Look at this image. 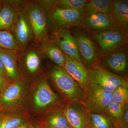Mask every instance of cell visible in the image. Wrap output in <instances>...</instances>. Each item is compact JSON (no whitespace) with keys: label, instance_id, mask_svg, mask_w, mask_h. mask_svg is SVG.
<instances>
[{"label":"cell","instance_id":"1","mask_svg":"<svg viewBox=\"0 0 128 128\" xmlns=\"http://www.w3.org/2000/svg\"><path fill=\"white\" fill-rule=\"evenodd\" d=\"M77 42L81 62L86 68L99 64L102 54L94 34L79 26L70 29Z\"/></svg>","mask_w":128,"mask_h":128},{"label":"cell","instance_id":"2","mask_svg":"<svg viewBox=\"0 0 128 128\" xmlns=\"http://www.w3.org/2000/svg\"><path fill=\"white\" fill-rule=\"evenodd\" d=\"M86 15L84 10L57 8L46 13L49 33L62 29L80 26Z\"/></svg>","mask_w":128,"mask_h":128},{"label":"cell","instance_id":"3","mask_svg":"<svg viewBox=\"0 0 128 128\" xmlns=\"http://www.w3.org/2000/svg\"><path fill=\"white\" fill-rule=\"evenodd\" d=\"M53 83L67 98L71 101L80 102L85 91L67 73L63 67L53 64L48 71Z\"/></svg>","mask_w":128,"mask_h":128},{"label":"cell","instance_id":"4","mask_svg":"<svg viewBox=\"0 0 128 128\" xmlns=\"http://www.w3.org/2000/svg\"><path fill=\"white\" fill-rule=\"evenodd\" d=\"M88 69L90 86H96L107 91L112 92L119 86H128V76L114 74L100 64L94 65Z\"/></svg>","mask_w":128,"mask_h":128},{"label":"cell","instance_id":"5","mask_svg":"<svg viewBox=\"0 0 128 128\" xmlns=\"http://www.w3.org/2000/svg\"><path fill=\"white\" fill-rule=\"evenodd\" d=\"M24 10L32 28L34 43L38 44L43 39L49 38L46 13L36 1H27Z\"/></svg>","mask_w":128,"mask_h":128},{"label":"cell","instance_id":"6","mask_svg":"<svg viewBox=\"0 0 128 128\" xmlns=\"http://www.w3.org/2000/svg\"><path fill=\"white\" fill-rule=\"evenodd\" d=\"M112 100V92L92 86L85 91L80 102L89 112L104 114L108 105Z\"/></svg>","mask_w":128,"mask_h":128},{"label":"cell","instance_id":"7","mask_svg":"<svg viewBox=\"0 0 128 128\" xmlns=\"http://www.w3.org/2000/svg\"><path fill=\"white\" fill-rule=\"evenodd\" d=\"M99 64L114 74L128 76V44L102 54Z\"/></svg>","mask_w":128,"mask_h":128},{"label":"cell","instance_id":"8","mask_svg":"<svg viewBox=\"0 0 128 128\" xmlns=\"http://www.w3.org/2000/svg\"><path fill=\"white\" fill-rule=\"evenodd\" d=\"M25 6L17 10L16 20L10 30L16 41L19 53L24 51L30 42L34 41L32 28L24 10Z\"/></svg>","mask_w":128,"mask_h":128},{"label":"cell","instance_id":"9","mask_svg":"<svg viewBox=\"0 0 128 128\" xmlns=\"http://www.w3.org/2000/svg\"><path fill=\"white\" fill-rule=\"evenodd\" d=\"M79 27L93 33L109 30H124L115 22L112 15L104 13L86 14Z\"/></svg>","mask_w":128,"mask_h":128},{"label":"cell","instance_id":"10","mask_svg":"<svg viewBox=\"0 0 128 128\" xmlns=\"http://www.w3.org/2000/svg\"><path fill=\"white\" fill-rule=\"evenodd\" d=\"M93 34L102 54L128 44V32L124 30H109Z\"/></svg>","mask_w":128,"mask_h":128},{"label":"cell","instance_id":"11","mask_svg":"<svg viewBox=\"0 0 128 128\" xmlns=\"http://www.w3.org/2000/svg\"><path fill=\"white\" fill-rule=\"evenodd\" d=\"M49 38L64 54L82 62L77 42L70 29H62L50 32L49 33Z\"/></svg>","mask_w":128,"mask_h":128},{"label":"cell","instance_id":"12","mask_svg":"<svg viewBox=\"0 0 128 128\" xmlns=\"http://www.w3.org/2000/svg\"><path fill=\"white\" fill-rule=\"evenodd\" d=\"M64 115L73 128H90L89 112L80 102L71 101L64 110Z\"/></svg>","mask_w":128,"mask_h":128},{"label":"cell","instance_id":"13","mask_svg":"<svg viewBox=\"0 0 128 128\" xmlns=\"http://www.w3.org/2000/svg\"><path fill=\"white\" fill-rule=\"evenodd\" d=\"M17 55L18 61L24 66L28 73L34 74L39 71L43 57L38 44H30L24 51Z\"/></svg>","mask_w":128,"mask_h":128},{"label":"cell","instance_id":"14","mask_svg":"<svg viewBox=\"0 0 128 128\" xmlns=\"http://www.w3.org/2000/svg\"><path fill=\"white\" fill-rule=\"evenodd\" d=\"M64 55L65 62L63 68L80 87L85 91L86 90L90 87L88 69L82 62Z\"/></svg>","mask_w":128,"mask_h":128},{"label":"cell","instance_id":"15","mask_svg":"<svg viewBox=\"0 0 128 128\" xmlns=\"http://www.w3.org/2000/svg\"><path fill=\"white\" fill-rule=\"evenodd\" d=\"M38 44L43 58H47L56 65L64 67L65 62L64 55L49 38L43 39Z\"/></svg>","mask_w":128,"mask_h":128},{"label":"cell","instance_id":"16","mask_svg":"<svg viewBox=\"0 0 128 128\" xmlns=\"http://www.w3.org/2000/svg\"><path fill=\"white\" fill-rule=\"evenodd\" d=\"M57 95L45 80H42L35 92L34 102L37 107L42 108L53 104L57 100Z\"/></svg>","mask_w":128,"mask_h":128},{"label":"cell","instance_id":"17","mask_svg":"<svg viewBox=\"0 0 128 128\" xmlns=\"http://www.w3.org/2000/svg\"><path fill=\"white\" fill-rule=\"evenodd\" d=\"M0 55L2 58L6 76L15 80H19L17 53L12 50L0 49Z\"/></svg>","mask_w":128,"mask_h":128},{"label":"cell","instance_id":"18","mask_svg":"<svg viewBox=\"0 0 128 128\" xmlns=\"http://www.w3.org/2000/svg\"><path fill=\"white\" fill-rule=\"evenodd\" d=\"M112 16L119 26L128 32V0H114Z\"/></svg>","mask_w":128,"mask_h":128},{"label":"cell","instance_id":"19","mask_svg":"<svg viewBox=\"0 0 128 128\" xmlns=\"http://www.w3.org/2000/svg\"><path fill=\"white\" fill-rule=\"evenodd\" d=\"M114 0H88L84 10L86 14L104 13L112 15Z\"/></svg>","mask_w":128,"mask_h":128},{"label":"cell","instance_id":"20","mask_svg":"<svg viewBox=\"0 0 128 128\" xmlns=\"http://www.w3.org/2000/svg\"><path fill=\"white\" fill-rule=\"evenodd\" d=\"M126 105H122L112 100L108 105L104 114L114 126H124V113Z\"/></svg>","mask_w":128,"mask_h":128},{"label":"cell","instance_id":"21","mask_svg":"<svg viewBox=\"0 0 128 128\" xmlns=\"http://www.w3.org/2000/svg\"><path fill=\"white\" fill-rule=\"evenodd\" d=\"M0 10V31L10 30L16 20L17 10L9 6L2 0Z\"/></svg>","mask_w":128,"mask_h":128},{"label":"cell","instance_id":"22","mask_svg":"<svg viewBox=\"0 0 128 128\" xmlns=\"http://www.w3.org/2000/svg\"><path fill=\"white\" fill-rule=\"evenodd\" d=\"M87 1L88 0H48L47 6L49 10L57 8L84 10Z\"/></svg>","mask_w":128,"mask_h":128},{"label":"cell","instance_id":"23","mask_svg":"<svg viewBox=\"0 0 128 128\" xmlns=\"http://www.w3.org/2000/svg\"><path fill=\"white\" fill-rule=\"evenodd\" d=\"M22 92V86L20 83H14L10 85L2 93L0 102L4 105L15 103L20 98Z\"/></svg>","mask_w":128,"mask_h":128},{"label":"cell","instance_id":"24","mask_svg":"<svg viewBox=\"0 0 128 128\" xmlns=\"http://www.w3.org/2000/svg\"><path fill=\"white\" fill-rule=\"evenodd\" d=\"M0 49L19 52L15 37L10 30L0 31Z\"/></svg>","mask_w":128,"mask_h":128},{"label":"cell","instance_id":"25","mask_svg":"<svg viewBox=\"0 0 128 128\" xmlns=\"http://www.w3.org/2000/svg\"><path fill=\"white\" fill-rule=\"evenodd\" d=\"M90 128H114L112 121L104 114L89 112Z\"/></svg>","mask_w":128,"mask_h":128},{"label":"cell","instance_id":"26","mask_svg":"<svg viewBox=\"0 0 128 128\" xmlns=\"http://www.w3.org/2000/svg\"><path fill=\"white\" fill-rule=\"evenodd\" d=\"M128 86H122L112 92V100L123 105L128 104Z\"/></svg>","mask_w":128,"mask_h":128},{"label":"cell","instance_id":"27","mask_svg":"<svg viewBox=\"0 0 128 128\" xmlns=\"http://www.w3.org/2000/svg\"><path fill=\"white\" fill-rule=\"evenodd\" d=\"M49 125L53 128H61L69 125L66 118L62 114H57L49 120Z\"/></svg>","mask_w":128,"mask_h":128},{"label":"cell","instance_id":"28","mask_svg":"<svg viewBox=\"0 0 128 128\" xmlns=\"http://www.w3.org/2000/svg\"><path fill=\"white\" fill-rule=\"evenodd\" d=\"M22 122L21 118H4L0 120V128H16Z\"/></svg>","mask_w":128,"mask_h":128},{"label":"cell","instance_id":"29","mask_svg":"<svg viewBox=\"0 0 128 128\" xmlns=\"http://www.w3.org/2000/svg\"><path fill=\"white\" fill-rule=\"evenodd\" d=\"M0 75L4 78L6 77L4 67L2 58L0 55Z\"/></svg>","mask_w":128,"mask_h":128},{"label":"cell","instance_id":"30","mask_svg":"<svg viewBox=\"0 0 128 128\" xmlns=\"http://www.w3.org/2000/svg\"><path fill=\"white\" fill-rule=\"evenodd\" d=\"M124 126H128V104L126 105L124 113Z\"/></svg>","mask_w":128,"mask_h":128},{"label":"cell","instance_id":"31","mask_svg":"<svg viewBox=\"0 0 128 128\" xmlns=\"http://www.w3.org/2000/svg\"><path fill=\"white\" fill-rule=\"evenodd\" d=\"M4 84V78L0 75V92L3 89Z\"/></svg>","mask_w":128,"mask_h":128},{"label":"cell","instance_id":"32","mask_svg":"<svg viewBox=\"0 0 128 128\" xmlns=\"http://www.w3.org/2000/svg\"><path fill=\"white\" fill-rule=\"evenodd\" d=\"M114 128H128V127L125 126H114Z\"/></svg>","mask_w":128,"mask_h":128},{"label":"cell","instance_id":"33","mask_svg":"<svg viewBox=\"0 0 128 128\" xmlns=\"http://www.w3.org/2000/svg\"><path fill=\"white\" fill-rule=\"evenodd\" d=\"M73 128L71 126H70V125H67V126H64V127H61V128Z\"/></svg>","mask_w":128,"mask_h":128},{"label":"cell","instance_id":"34","mask_svg":"<svg viewBox=\"0 0 128 128\" xmlns=\"http://www.w3.org/2000/svg\"><path fill=\"white\" fill-rule=\"evenodd\" d=\"M2 0H0V10L2 8Z\"/></svg>","mask_w":128,"mask_h":128},{"label":"cell","instance_id":"35","mask_svg":"<svg viewBox=\"0 0 128 128\" xmlns=\"http://www.w3.org/2000/svg\"><path fill=\"white\" fill-rule=\"evenodd\" d=\"M16 128H27L26 126H18Z\"/></svg>","mask_w":128,"mask_h":128}]
</instances>
